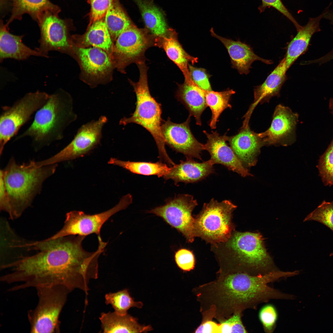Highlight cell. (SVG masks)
<instances>
[{
  "instance_id": "obj_1",
  "label": "cell",
  "mask_w": 333,
  "mask_h": 333,
  "mask_svg": "<svg viewBox=\"0 0 333 333\" xmlns=\"http://www.w3.org/2000/svg\"><path fill=\"white\" fill-rule=\"evenodd\" d=\"M85 237L70 235L50 240L30 241L29 245L35 252L6 264L4 268L10 272L2 276V281L21 283L10 291L55 285L63 286L71 292L75 289L86 291L96 274L97 260L95 252L83 249Z\"/></svg>"
},
{
  "instance_id": "obj_2",
  "label": "cell",
  "mask_w": 333,
  "mask_h": 333,
  "mask_svg": "<svg viewBox=\"0 0 333 333\" xmlns=\"http://www.w3.org/2000/svg\"><path fill=\"white\" fill-rule=\"evenodd\" d=\"M35 113L32 124L15 140L29 137L36 151L62 139L65 129L77 118L72 97L61 89L50 94L47 102Z\"/></svg>"
},
{
  "instance_id": "obj_3",
  "label": "cell",
  "mask_w": 333,
  "mask_h": 333,
  "mask_svg": "<svg viewBox=\"0 0 333 333\" xmlns=\"http://www.w3.org/2000/svg\"><path fill=\"white\" fill-rule=\"evenodd\" d=\"M33 160L22 164L11 158L0 175L3 178L10 210V218H18L40 192L44 182L53 174L57 164L38 166Z\"/></svg>"
},
{
  "instance_id": "obj_4",
  "label": "cell",
  "mask_w": 333,
  "mask_h": 333,
  "mask_svg": "<svg viewBox=\"0 0 333 333\" xmlns=\"http://www.w3.org/2000/svg\"><path fill=\"white\" fill-rule=\"evenodd\" d=\"M139 71L138 81L129 80L136 97V108L129 117H124L119 121L120 125L125 126L135 123L145 129L152 135L157 146L160 159L169 166L174 162L169 156L165 147L166 144L161 130L163 120L161 118V104L151 96L148 86L147 72L145 62L137 64Z\"/></svg>"
},
{
  "instance_id": "obj_5",
  "label": "cell",
  "mask_w": 333,
  "mask_h": 333,
  "mask_svg": "<svg viewBox=\"0 0 333 333\" xmlns=\"http://www.w3.org/2000/svg\"><path fill=\"white\" fill-rule=\"evenodd\" d=\"M226 244L234 256V263L224 273L242 272L257 275L278 270L275 268L259 233L236 232Z\"/></svg>"
},
{
  "instance_id": "obj_6",
  "label": "cell",
  "mask_w": 333,
  "mask_h": 333,
  "mask_svg": "<svg viewBox=\"0 0 333 333\" xmlns=\"http://www.w3.org/2000/svg\"><path fill=\"white\" fill-rule=\"evenodd\" d=\"M38 297L36 306L27 312L31 333L60 332L59 317L71 292L61 285L36 288Z\"/></svg>"
},
{
  "instance_id": "obj_7",
  "label": "cell",
  "mask_w": 333,
  "mask_h": 333,
  "mask_svg": "<svg viewBox=\"0 0 333 333\" xmlns=\"http://www.w3.org/2000/svg\"><path fill=\"white\" fill-rule=\"evenodd\" d=\"M237 206L229 200L219 202L213 198L204 203L195 219L196 236L208 242H227L232 236V213Z\"/></svg>"
},
{
  "instance_id": "obj_8",
  "label": "cell",
  "mask_w": 333,
  "mask_h": 333,
  "mask_svg": "<svg viewBox=\"0 0 333 333\" xmlns=\"http://www.w3.org/2000/svg\"><path fill=\"white\" fill-rule=\"evenodd\" d=\"M49 95L37 91L25 94L10 106H3L0 115V154L21 127L47 101Z\"/></svg>"
},
{
  "instance_id": "obj_9",
  "label": "cell",
  "mask_w": 333,
  "mask_h": 333,
  "mask_svg": "<svg viewBox=\"0 0 333 333\" xmlns=\"http://www.w3.org/2000/svg\"><path fill=\"white\" fill-rule=\"evenodd\" d=\"M132 202V195L128 194L123 196L115 206L103 212L93 215L87 214L82 211L68 212L62 228L45 240H54L70 235L86 236L92 233L100 236L101 228L104 223L115 214L126 209Z\"/></svg>"
},
{
  "instance_id": "obj_10",
  "label": "cell",
  "mask_w": 333,
  "mask_h": 333,
  "mask_svg": "<svg viewBox=\"0 0 333 333\" xmlns=\"http://www.w3.org/2000/svg\"><path fill=\"white\" fill-rule=\"evenodd\" d=\"M105 116L82 125L73 139L64 148L55 155L46 159L36 162L39 166L57 164L84 156L96 148L101 143L102 130L107 122Z\"/></svg>"
},
{
  "instance_id": "obj_11",
  "label": "cell",
  "mask_w": 333,
  "mask_h": 333,
  "mask_svg": "<svg viewBox=\"0 0 333 333\" xmlns=\"http://www.w3.org/2000/svg\"><path fill=\"white\" fill-rule=\"evenodd\" d=\"M197 205V202L192 195L179 194L167 200L164 205L147 212L162 218L171 227L181 233L188 242H192L196 236L195 220L192 212Z\"/></svg>"
},
{
  "instance_id": "obj_12",
  "label": "cell",
  "mask_w": 333,
  "mask_h": 333,
  "mask_svg": "<svg viewBox=\"0 0 333 333\" xmlns=\"http://www.w3.org/2000/svg\"><path fill=\"white\" fill-rule=\"evenodd\" d=\"M157 46V37L147 28H139L133 23L116 40L114 51L120 68L145 61L146 50Z\"/></svg>"
},
{
  "instance_id": "obj_13",
  "label": "cell",
  "mask_w": 333,
  "mask_h": 333,
  "mask_svg": "<svg viewBox=\"0 0 333 333\" xmlns=\"http://www.w3.org/2000/svg\"><path fill=\"white\" fill-rule=\"evenodd\" d=\"M68 22L58 15L50 11L45 12L37 22L40 36L39 46L35 49L46 57H48V53L51 51L68 52L71 47Z\"/></svg>"
},
{
  "instance_id": "obj_14",
  "label": "cell",
  "mask_w": 333,
  "mask_h": 333,
  "mask_svg": "<svg viewBox=\"0 0 333 333\" xmlns=\"http://www.w3.org/2000/svg\"><path fill=\"white\" fill-rule=\"evenodd\" d=\"M191 116L181 123L172 122L168 117L163 120L161 130L166 144L176 152L183 154L187 158H196L202 160L201 155L204 144L194 137L190 127Z\"/></svg>"
},
{
  "instance_id": "obj_15",
  "label": "cell",
  "mask_w": 333,
  "mask_h": 333,
  "mask_svg": "<svg viewBox=\"0 0 333 333\" xmlns=\"http://www.w3.org/2000/svg\"><path fill=\"white\" fill-rule=\"evenodd\" d=\"M298 118V114L288 107L277 106L270 126L265 131L259 133L264 145L287 146L294 142Z\"/></svg>"
},
{
  "instance_id": "obj_16",
  "label": "cell",
  "mask_w": 333,
  "mask_h": 333,
  "mask_svg": "<svg viewBox=\"0 0 333 333\" xmlns=\"http://www.w3.org/2000/svg\"><path fill=\"white\" fill-rule=\"evenodd\" d=\"M203 133L207 138L206 143L204 144V150L209 153V160L213 165L221 164L243 177L252 176L227 144L228 136L226 133L220 135L216 131L209 133L204 130Z\"/></svg>"
},
{
  "instance_id": "obj_17",
  "label": "cell",
  "mask_w": 333,
  "mask_h": 333,
  "mask_svg": "<svg viewBox=\"0 0 333 333\" xmlns=\"http://www.w3.org/2000/svg\"><path fill=\"white\" fill-rule=\"evenodd\" d=\"M228 141L235 154L245 168L256 164L260 149L264 145L259 134L252 131L249 125L242 126L236 134L228 137Z\"/></svg>"
},
{
  "instance_id": "obj_18",
  "label": "cell",
  "mask_w": 333,
  "mask_h": 333,
  "mask_svg": "<svg viewBox=\"0 0 333 333\" xmlns=\"http://www.w3.org/2000/svg\"><path fill=\"white\" fill-rule=\"evenodd\" d=\"M211 35L220 40L227 49L230 57L232 67L240 74H247L254 61L259 60L267 64L273 61L262 58L256 55L250 47L240 40L235 41L223 37L216 34L213 27L210 30Z\"/></svg>"
},
{
  "instance_id": "obj_19",
  "label": "cell",
  "mask_w": 333,
  "mask_h": 333,
  "mask_svg": "<svg viewBox=\"0 0 333 333\" xmlns=\"http://www.w3.org/2000/svg\"><path fill=\"white\" fill-rule=\"evenodd\" d=\"M171 167L169 172L163 177L166 180L171 179L177 184L180 182L188 183L202 180L214 172L213 165L210 160L201 162L192 158Z\"/></svg>"
},
{
  "instance_id": "obj_20",
  "label": "cell",
  "mask_w": 333,
  "mask_h": 333,
  "mask_svg": "<svg viewBox=\"0 0 333 333\" xmlns=\"http://www.w3.org/2000/svg\"><path fill=\"white\" fill-rule=\"evenodd\" d=\"M287 71L285 57L264 82L254 88V100L246 114V119H249L253 110L259 103L268 102L273 97L279 96L281 88L287 79Z\"/></svg>"
},
{
  "instance_id": "obj_21",
  "label": "cell",
  "mask_w": 333,
  "mask_h": 333,
  "mask_svg": "<svg viewBox=\"0 0 333 333\" xmlns=\"http://www.w3.org/2000/svg\"><path fill=\"white\" fill-rule=\"evenodd\" d=\"M8 26L1 20L0 62L7 58L20 60H26L31 56L44 57L35 49L33 50L23 43L22 39L24 35H17L10 33Z\"/></svg>"
},
{
  "instance_id": "obj_22",
  "label": "cell",
  "mask_w": 333,
  "mask_h": 333,
  "mask_svg": "<svg viewBox=\"0 0 333 333\" xmlns=\"http://www.w3.org/2000/svg\"><path fill=\"white\" fill-rule=\"evenodd\" d=\"M157 47L162 48L168 57L174 62L182 72L185 81H192L190 75L188 64H192L198 62L197 57L192 56L187 53L183 48L178 39L176 32L171 28L168 33L163 37H157Z\"/></svg>"
},
{
  "instance_id": "obj_23",
  "label": "cell",
  "mask_w": 333,
  "mask_h": 333,
  "mask_svg": "<svg viewBox=\"0 0 333 333\" xmlns=\"http://www.w3.org/2000/svg\"><path fill=\"white\" fill-rule=\"evenodd\" d=\"M323 12L319 16L310 18L307 23L297 30L296 36L289 43L285 56L287 70L301 55L308 50L313 35L321 31L320 22L323 18Z\"/></svg>"
},
{
  "instance_id": "obj_24",
  "label": "cell",
  "mask_w": 333,
  "mask_h": 333,
  "mask_svg": "<svg viewBox=\"0 0 333 333\" xmlns=\"http://www.w3.org/2000/svg\"><path fill=\"white\" fill-rule=\"evenodd\" d=\"M175 97L189 111V115L193 116L196 124L201 125V116L207 106L205 98V91L201 88L193 81H186L178 84Z\"/></svg>"
},
{
  "instance_id": "obj_25",
  "label": "cell",
  "mask_w": 333,
  "mask_h": 333,
  "mask_svg": "<svg viewBox=\"0 0 333 333\" xmlns=\"http://www.w3.org/2000/svg\"><path fill=\"white\" fill-rule=\"evenodd\" d=\"M10 18L6 23L8 25L14 20H21L25 14H29L37 22L47 11L58 15L60 8L49 0H12Z\"/></svg>"
},
{
  "instance_id": "obj_26",
  "label": "cell",
  "mask_w": 333,
  "mask_h": 333,
  "mask_svg": "<svg viewBox=\"0 0 333 333\" xmlns=\"http://www.w3.org/2000/svg\"><path fill=\"white\" fill-rule=\"evenodd\" d=\"M99 319L104 333L147 332L152 330L150 326L140 325L136 318L128 314L121 315L114 312H103Z\"/></svg>"
},
{
  "instance_id": "obj_27",
  "label": "cell",
  "mask_w": 333,
  "mask_h": 333,
  "mask_svg": "<svg viewBox=\"0 0 333 333\" xmlns=\"http://www.w3.org/2000/svg\"><path fill=\"white\" fill-rule=\"evenodd\" d=\"M107 52L99 48L80 47L78 54L84 70L91 75L99 76L105 74L112 67Z\"/></svg>"
},
{
  "instance_id": "obj_28",
  "label": "cell",
  "mask_w": 333,
  "mask_h": 333,
  "mask_svg": "<svg viewBox=\"0 0 333 333\" xmlns=\"http://www.w3.org/2000/svg\"><path fill=\"white\" fill-rule=\"evenodd\" d=\"M139 8L146 28L157 37H163L169 33L164 17L150 0H133Z\"/></svg>"
},
{
  "instance_id": "obj_29",
  "label": "cell",
  "mask_w": 333,
  "mask_h": 333,
  "mask_svg": "<svg viewBox=\"0 0 333 333\" xmlns=\"http://www.w3.org/2000/svg\"><path fill=\"white\" fill-rule=\"evenodd\" d=\"M108 163L118 166L134 174L145 175H156L163 177L170 171L171 167L166 163L156 162H132L122 161L116 158H111Z\"/></svg>"
},
{
  "instance_id": "obj_30",
  "label": "cell",
  "mask_w": 333,
  "mask_h": 333,
  "mask_svg": "<svg viewBox=\"0 0 333 333\" xmlns=\"http://www.w3.org/2000/svg\"><path fill=\"white\" fill-rule=\"evenodd\" d=\"M88 26L87 32L82 37L83 45L99 48L107 52H110L113 48L112 39L104 18L94 22Z\"/></svg>"
},
{
  "instance_id": "obj_31",
  "label": "cell",
  "mask_w": 333,
  "mask_h": 333,
  "mask_svg": "<svg viewBox=\"0 0 333 333\" xmlns=\"http://www.w3.org/2000/svg\"><path fill=\"white\" fill-rule=\"evenodd\" d=\"M112 39L119 35L133 23L123 9L120 0H113L104 18Z\"/></svg>"
},
{
  "instance_id": "obj_32",
  "label": "cell",
  "mask_w": 333,
  "mask_h": 333,
  "mask_svg": "<svg viewBox=\"0 0 333 333\" xmlns=\"http://www.w3.org/2000/svg\"><path fill=\"white\" fill-rule=\"evenodd\" d=\"M235 93L234 91L230 89L221 92L205 91L207 105L209 107L212 113L209 125L211 129L216 128L218 119L224 110L228 108H232L230 101L231 96Z\"/></svg>"
},
{
  "instance_id": "obj_33",
  "label": "cell",
  "mask_w": 333,
  "mask_h": 333,
  "mask_svg": "<svg viewBox=\"0 0 333 333\" xmlns=\"http://www.w3.org/2000/svg\"><path fill=\"white\" fill-rule=\"evenodd\" d=\"M105 303L110 304L116 314L124 315L131 307L141 308L143 304L141 302H135L131 297L128 289H124L114 293H109L105 295Z\"/></svg>"
},
{
  "instance_id": "obj_34",
  "label": "cell",
  "mask_w": 333,
  "mask_h": 333,
  "mask_svg": "<svg viewBox=\"0 0 333 333\" xmlns=\"http://www.w3.org/2000/svg\"><path fill=\"white\" fill-rule=\"evenodd\" d=\"M322 181L326 186L333 185V137L327 148L321 155L317 166Z\"/></svg>"
},
{
  "instance_id": "obj_35",
  "label": "cell",
  "mask_w": 333,
  "mask_h": 333,
  "mask_svg": "<svg viewBox=\"0 0 333 333\" xmlns=\"http://www.w3.org/2000/svg\"><path fill=\"white\" fill-rule=\"evenodd\" d=\"M313 220L326 226L333 232V201H323L305 218L304 221Z\"/></svg>"
},
{
  "instance_id": "obj_36",
  "label": "cell",
  "mask_w": 333,
  "mask_h": 333,
  "mask_svg": "<svg viewBox=\"0 0 333 333\" xmlns=\"http://www.w3.org/2000/svg\"><path fill=\"white\" fill-rule=\"evenodd\" d=\"M278 316L276 309L272 305H266L261 309L259 318L265 332H273L276 327Z\"/></svg>"
},
{
  "instance_id": "obj_37",
  "label": "cell",
  "mask_w": 333,
  "mask_h": 333,
  "mask_svg": "<svg viewBox=\"0 0 333 333\" xmlns=\"http://www.w3.org/2000/svg\"><path fill=\"white\" fill-rule=\"evenodd\" d=\"M242 313L238 312L219 323L218 333H246L241 320Z\"/></svg>"
},
{
  "instance_id": "obj_38",
  "label": "cell",
  "mask_w": 333,
  "mask_h": 333,
  "mask_svg": "<svg viewBox=\"0 0 333 333\" xmlns=\"http://www.w3.org/2000/svg\"><path fill=\"white\" fill-rule=\"evenodd\" d=\"M113 0H88L91 6L89 25L104 18ZM88 25V26H89Z\"/></svg>"
},
{
  "instance_id": "obj_39",
  "label": "cell",
  "mask_w": 333,
  "mask_h": 333,
  "mask_svg": "<svg viewBox=\"0 0 333 333\" xmlns=\"http://www.w3.org/2000/svg\"><path fill=\"white\" fill-rule=\"evenodd\" d=\"M188 69L191 78L196 85L206 91L212 90L210 76L205 69L194 67L189 64Z\"/></svg>"
},
{
  "instance_id": "obj_40",
  "label": "cell",
  "mask_w": 333,
  "mask_h": 333,
  "mask_svg": "<svg viewBox=\"0 0 333 333\" xmlns=\"http://www.w3.org/2000/svg\"><path fill=\"white\" fill-rule=\"evenodd\" d=\"M175 259L178 267L184 271H190L195 267L194 256L191 251L187 249L178 250L175 253Z\"/></svg>"
},
{
  "instance_id": "obj_41",
  "label": "cell",
  "mask_w": 333,
  "mask_h": 333,
  "mask_svg": "<svg viewBox=\"0 0 333 333\" xmlns=\"http://www.w3.org/2000/svg\"><path fill=\"white\" fill-rule=\"evenodd\" d=\"M261 5L258 7L260 13L267 7H273L285 16L294 24L296 29L300 26L285 7L281 0H261Z\"/></svg>"
},
{
  "instance_id": "obj_42",
  "label": "cell",
  "mask_w": 333,
  "mask_h": 333,
  "mask_svg": "<svg viewBox=\"0 0 333 333\" xmlns=\"http://www.w3.org/2000/svg\"><path fill=\"white\" fill-rule=\"evenodd\" d=\"M219 324L212 320L202 322L195 330V333H218Z\"/></svg>"
},
{
  "instance_id": "obj_43",
  "label": "cell",
  "mask_w": 333,
  "mask_h": 333,
  "mask_svg": "<svg viewBox=\"0 0 333 333\" xmlns=\"http://www.w3.org/2000/svg\"><path fill=\"white\" fill-rule=\"evenodd\" d=\"M329 108L333 115V98H331L329 101Z\"/></svg>"
},
{
  "instance_id": "obj_44",
  "label": "cell",
  "mask_w": 333,
  "mask_h": 333,
  "mask_svg": "<svg viewBox=\"0 0 333 333\" xmlns=\"http://www.w3.org/2000/svg\"><path fill=\"white\" fill-rule=\"evenodd\" d=\"M331 25H333V16H332V18H331ZM331 55L332 58H333V48L332 49L331 51Z\"/></svg>"
},
{
  "instance_id": "obj_45",
  "label": "cell",
  "mask_w": 333,
  "mask_h": 333,
  "mask_svg": "<svg viewBox=\"0 0 333 333\" xmlns=\"http://www.w3.org/2000/svg\"><path fill=\"white\" fill-rule=\"evenodd\" d=\"M330 256H333V252L330 253Z\"/></svg>"
}]
</instances>
